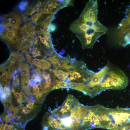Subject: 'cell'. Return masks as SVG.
Returning <instances> with one entry per match:
<instances>
[{
	"label": "cell",
	"instance_id": "6da1fadb",
	"mask_svg": "<svg viewBox=\"0 0 130 130\" xmlns=\"http://www.w3.org/2000/svg\"><path fill=\"white\" fill-rule=\"evenodd\" d=\"M70 30L79 40L83 49L92 48L96 42L107 32V29L98 20L79 17L69 27Z\"/></svg>",
	"mask_w": 130,
	"mask_h": 130
},
{
	"label": "cell",
	"instance_id": "7a4b0ae2",
	"mask_svg": "<svg viewBox=\"0 0 130 130\" xmlns=\"http://www.w3.org/2000/svg\"><path fill=\"white\" fill-rule=\"evenodd\" d=\"M128 84V78L124 72L109 64V71L102 81L100 88L101 92L109 89L121 90L125 88Z\"/></svg>",
	"mask_w": 130,
	"mask_h": 130
},
{
	"label": "cell",
	"instance_id": "3957f363",
	"mask_svg": "<svg viewBox=\"0 0 130 130\" xmlns=\"http://www.w3.org/2000/svg\"><path fill=\"white\" fill-rule=\"evenodd\" d=\"M34 98H28L19 105V108L15 115L20 118L22 126H25L28 122L33 119L40 110L41 104L37 102Z\"/></svg>",
	"mask_w": 130,
	"mask_h": 130
},
{
	"label": "cell",
	"instance_id": "277c9868",
	"mask_svg": "<svg viewBox=\"0 0 130 130\" xmlns=\"http://www.w3.org/2000/svg\"><path fill=\"white\" fill-rule=\"evenodd\" d=\"M68 72L69 75L65 81L70 84L85 83L88 80L93 72L87 69L84 63L78 69Z\"/></svg>",
	"mask_w": 130,
	"mask_h": 130
},
{
	"label": "cell",
	"instance_id": "5b68a950",
	"mask_svg": "<svg viewBox=\"0 0 130 130\" xmlns=\"http://www.w3.org/2000/svg\"><path fill=\"white\" fill-rule=\"evenodd\" d=\"M18 36L17 30L12 28H6L1 34V38L10 44L15 43Z\"/></svg>",
	"mask_w": 130,
	"mask_h": 130
},
{
	"label": "cell",
	"instance_id": "8992f818",
	"mask_svg": "<svg viewBox=\"0 0 130 130\" xmlns=\"http://www.w3.org/2000/svg\"><path fill=\"white\" fill-rule=\"evenodd\" d=\"M19 14V12H14L8 14L6 16L7 17L5 25L15 29H18L22 22Z\"/></svg>",
	"mask_w": 130,
	"mask_h": 130
},
{
	"label": "cell",
	"instance_id": "52a82bcc",
	"mask_svg": "<svg viewBox=\"0 0 130 130\" xmlns=\"http://www.w3.org/2000/svg\"><path fill=\"white\" fill-rule=\"evenodd\" d=\"M13 94L14 99L12 100V104L13 103L18 106L24 102L28 98L22 92L20 89L18 87H13L12 90Z\"/></svg>",
	"mask_w": 130,
	"mask_h": 130
},
{
	"label": "cell",
	"instance_id": "ba28073f",
	"mask_svg": "<svg viewBox=\"0 0 130 130\" xmlns=\"http://www.w3.org/2000/svg\"><path fill=\"white\" fill-rule=\"evenodd\" d=\"M61 69H57L52 70L54 81H65L69 75L67 70Z\"/></svg>",
	"mask_w": 130,
	"mask_h": 130
},
{
	"label": "cell",
	"instance_id": "9c48e42d",
	"mask_svg": "<svg viewBox=\"0 0 130 130\" xmlns=\"http://www.w3.org/2000/svg\"><path fill=\"white\" fill-rule=\"evenodd\" d=\"M30 81L29 77L21 76V84L22 89L29 96L31 93L29 84Z\"/></svg>",
	"mask_w": 130,
	"mask_h": 130
},
{
	"label": "cell",
	"instance_id": "30bf717a",
	"mask_svg": "<svg viewBox=\"0 0 130 130\" xmlns=\"http://www.w3.org/2000/svg\"><path fill=\"white\" fill-rule=\"evenodd\" d=\"M2 74L0 76L1 84L5 86L9 87L10 84L11 75L10 73L6 72L5 70L0 71Z\"/></svg>",
	"mask_w": 130,
	"mask_h": 130
},
{
	"label": "cell",
	"instance_id": "8fae6325",
	"mask_svg": "<svg viewBox=\"0 0 130 130\" xmlns=\"http://www.w3.org/2000/svg\"><path fill=\"white\" fill-rule=\"evenodd\" d=\"M11 95V90L9 87L5 86L3 87L1 85H0V97L2 102L9 98Z\"/></svg>",
	"mask_w": 130,
	"mask_h": 130
},
{
	"label": "cell",
	"instance_id": "7c38bea8",
	"mask_svg": "<svg viewBox=\"0 0 130 130\" xmlns=\"http://www.w3.org/2000/svg\"><path fill=\"white\" fill-rule=\"evenodd\" d=\"M21 70L20 71V73L21 76L24 77H29V71L30 67L27 64H23L21 63L19 65Z\"/></svg>",
	"mask_w": 130,
	"mask_h": 130
},
{
	"label": "cell",
	"instance_id": "4fadbf2b",
	"mask_svg": "<svg viewBox=\"0 0 130 130\" xmlns=\"http://www.w3.org/2000/svg\"><path fill=\"white\" fill-rule=\"evenodd\" d=\"M51 66V63L44 59H39L38 64L36 66L44 70L49 69Z\"/></svg>",
	"mask_w": 130,
	"mask_h": 130
},
{
	"label": "cell",
	"instance_id": "5bb4252c",
	"mask_svg": "<svg viewBox=\"0 0 130 130\" xmlns=\"http://www.w3.org/2000/svg\"><path fill=\"white\" fill-rule=\"evenodd\" d=\"M70 84L66 83L65 81H58L53 87L52 90L59 88L69 87Z\"/></svg>",
	"mask_w": 130,
	"mask_h": 130
},
{
	"label": "cell",
	"instance_id": "9a60e30c",
	"mask_svg": "<svg viewBox=\"0 0 130 130\" xmlns=\"http://www.w3.org/2000/svg\"><path fill=\"white\" fill-rule=\"evenodd\" d=\"M12 95L8 98L2 102L4 106L5 110H8L12 104Z\"/></svg>",
	"mask_w": 130,
	"mask_h": 130
},
{
	"label": "cell",
	"instance_id": "2e32d148",
	"mask_svg": "<svg viewBox=\"0 0 130 130\" xmlns=\"http://www.w3.org/2000/svg\"><path fill=\"white\" fill-rule=\"evenodd\" d=\"M28 4V1L26 0L20 2L18 5V8L20 11L25 10L27 8Z\"/></svg>",
	"mask_w": 130,
	"mask_h": 130
},
{
	"label": "cell",
	"instance_id": "e0dca14e",
	"mask_svg": "<svg viewBox=\"0 0 130 130\" xmlns=\"http://www.w3.org/2000/svg\"><path fill=\"white\" fill-rule=\"evenodd\" d=\"M41 3V2L40 1H39L37 4L32 8L31 11L28 14L32 15L35 12H38L40 10V6Z\"/></svg>",
	"mask_w": 130,
	"mask_h": 130
},
{
	"label": "cell",
	"instance_id": "ac0fdd59",
	"mask_svg": "<svg viewBox=\"0 0 130 130\" xmlns=\"http://www.w3.org/2000/svg\"><path fill=\"white\" fill-rule=\"evenodd\" d=\"M53 15L51 14L47 17L43 23V26H49Z\"/></svg>",
	"mask_w": 130,
	"mask_h": 130
},
{
	"label": "cell",
	"instance_id": "d6986e66",
	"mask_svg": "<svg viewBox=\"0 0 130 130\" xmlns=\"http://www.w3.org/2000/svg\"><path fill=\"white\" fill-rule=\"evenodd\" d=\"M14 127L13 124H5L2 128H0V130H12Z\"/></svg>",
	"mask_w": 130,
	"mask_h": 130
},
{
	"label": "cell",
	"instance_id": "ffe728a7",
	"mask_svg": "<svg viewBox=\"0 0 130 130\" xmlns=\"http://www.w3.org/2000/svg\"><path fill=\"white\" fill-rule=\"evenodd\" d=\"M39 38L40 39V40L41 42L44 45L47 47L50 48L51 46L47 42L45 37H44L43 38H42L40 35L39 36Z\"/></svg>",
	"mask_w": 130,
	"mask_h": 130
},
{
	"label": "cell",
	"instance_id": "44dd1931",
	"mask_svg": "<svg viewBox=\"0 0 130 130\" xmlns=\"http://www.w3.org/2000/svg\"><path fill=\"white\" fill-rule=\"evenodd\" d=\"M42 14L39 12H37L36 14L33 15L31 18L32 21L35 22L37 21Z\"/></svg>",
	"mask_w": 130,
	"mask_h": 130
},
{
	"label": "cell",
	"instance_id": "7402d4cb",
	"mask_svg": "<svg viewBox=\"0 0 130 130\" xmlns=\"http://www.w3.org/2000/svg\"><path fill=\"white\" fill-rule=\"evenodd\" d=\"M32 53L33 56L34 57L38 56H40L41 55L40 51H39L37 47L34 48L33 49Z\"/></svg>",
	"mask_w": 130,
	"mask_h": 130
},
{
	"label": "cell",
	"instance_id": "603a6c76",
	"mask_svg": "<svg viewBox=\"0 0 130 130\" xmlns=\"http://www.w3.org/2000/svg\"><path fill=\"white\" fill-rule=\"evenodd\" d=\"M13 84L14 86V87H17L19 86L20 84L18 78L15 79H13Z\"/></svg>",
	"mask_w": 130,
	"mask_h": 130
},
{
	"label": "cell",
	"instance_id": "cb8c5ba5",
	"mask_svg": "<svg viewBox=\"0 0 130 130\" xmlns=\"http://www.w3.org/2000/svg\"><path fill=\"white\" fill-rule=\"evenodd\" d=\"M56 26L54 24H51L49 26V29L50 31L52 32L54 31L56 29Z\"/></svg>",
	"mask_w": 130,
	"mask_h": 130
},
{
	"label": "cell",
	"instance_id": "d4e9b609",
	"mask_svg": "<svg viewBox=\"0 0 130 130\" xmlns=\"http://www.w3.org/2000/svg\"><path fill=\"white\" fill-rule=\"evenodd\" d=\"M41 74V72L39 70H36L34 71L33 76L34 77L40 76Z\"/></svg>",
	"mask_w": 130,
	"mask_h": 130
},
{
	"label": "cell",
	"instance_id": "484cf974",
	"mask_svg": "<svg viewBox=\"0 0 130 130\" xmlns=\"http://www.w3.org/2000/svg\"><path fill=\"white\" fill-rule=\"evenodd\" d=\"M18 71H15L13 73L12 75L13 79H15L18 78L19 74Z\"/></svg>",
	"mask_w": 130,
	"mask_h": 130
},
{
	"label": "cell",
	"instance_id": "4316f807",
	"mask_svg": "<svg viewBox=\"0 0 130 130\" xmlns=\"http://www.w3.org/2000/svg\"><path fill=\"white\" fill-rule=\"evenodd\" d=\"M36 84H37L36 82L33 79H31L29 82V86L30 87H34Z\"/></svg>",
	"mask_w": 130,
	"mask_h": 130
},
{
	"label": "cell",
	"instance_id": "83f0119b",
	"mask_svg": "<svg viewBox=\"0 0 130 130\" xmlns=\"http://www.w3.org/2000/svg\"><path fill=\"white\" fill-rule=\"evenodd\" d=\"M27 61L29 63H30L33 65H34V59L30 58H29L27 59Z\"/></svg>",
	"mask_w": 130,
	"mask_h": 130
},
{
	"label": "cell",
	"instance_id": "f1b7e54d",
	"mask_svg": "<svg viewBox=\"0 0 130 130\" xmlns=\"http://www.w3.org/2000/svg\"><path fill=\"white\" fill-rule=\"evenodd\" d=\"M48 127L46 126H43V130H48Z\"/></svg>",
	"mask_w": 130,
	"mask_h": 130
},
{
	"label": "cell",
	"instance_id": "f546056e",
	"mask_svg": "<svg viewBox=\"0 0 130 130\" xmlns=\"http://www.w3.org/2000/svg\"><path fill=\"white\" fill-rule=\"evenodd\" d=\"M15 130H16V129H15Z\"/></svg>",
	"mask_w": 130,
	"mask_h": 130
}]
</instances>
